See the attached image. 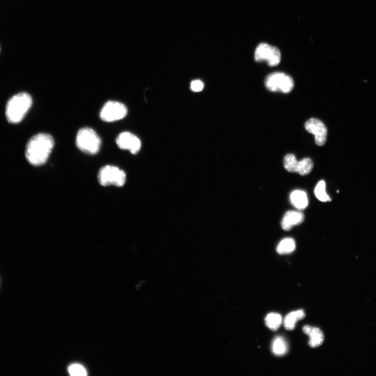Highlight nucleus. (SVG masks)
Returning <instances> with one entry per match:
<instances>
[{"label":"nucleus","instance_id":"f3484780","mask_svg":"<svg viewBox=\"0 0 376 376\" xmlns=\"http://www.w3.org/2000/svg\"><path fill=\"white\" fill-rule=\"evenodd\" d=\"M272 349L275 355H284L288 352L287 343L283 338L276 337L273 342Z\"/></svg>","mask_w":376,"mask_h":376},{"label":"nucleus","instance_id":"dca6fc26","mask_svg":"<svg viewBox=\"0 0 376 376\" xmlns=\"http://www.w3.org/2000/svg\"><path fill=\"white\" fill-rule=\"evenodd\" d=\"M281 322V316L277 313L268 314L265 318L266 327L272 331L277 330L280 327Z\"/></svg>","mask_w":376,"mask_h":376},{"label":"nucleus","instance_id":"ddd939ff","mask_svg":"<svg viewBox=\"0 0 376 376\" xmlns=\"http://www.w3.org/2000/svg\"><path fill=\"white\" fill-rule=\"evenodd\" d=\"M292 205L297 209L303 210L308 205V199L306 193L302 191L297 190L293 192L290 196Z\"/></svg>","mask_w":376,"mask_h":376},{"label":"nucleus","instance_id":"aec40b11","mask_svg":"<svg viewBox=\"0 0 376 376\" xmlns=\"http://www.w3.org/2000/svg\"><path fill=\"white\" fill-rule=\"evenodd\" d=\"M204 85L200 80H195L192 83L191 88L196 92H199L203 89Z\"/></svg>","mask_w":376,"mask_h":376},{"label":"nucleus","instance_id":"f8f14e48","mask_svg":"<svg viewBox=\"0 0 376 376\" xmlns=\"http://www.w3.org/2000/svg\"><path fill=\"white\" fill-rule=\"evenodd\" d=\"M303 330L310 337L309 345L311 347H318L323 343L325 340L324 335L319 328L306 326L303 328Z\"/></svg>","mask_w":376,"mask_h":376},{"label":"nucleus","instance_id":"6e6552de","mask_svg":"<svg viewBox=\"0 0 376 376\" xmlns=\"http://www.w3.org/2000/svg\"><path fill=\"white\" fill-rule=\"evenodd\" d=\"M284 166L289 172H297L302 176H305L312 171L314 163L310 158H305L301 161H298L294 155L289 154L285 157Z\"/></svg>","mask_w":376,"mask_h":376},{"label":"nucleus","instance_id":"6ab92c4d","mask_svg":"<svg viewBox=\"0 0 376 376\" xmlns=\"http://www.w3.org/2000/svg\"><path fill=\"white\" fill-rule=\"evenodd\" d=\"M68 371L70 375L73 376H85L87 375L86 369L81 365L74 364L71 365Z\"/></svg>","mask_w":376,"mask_h":376},{"label":"nucleus","instance_id":"9b49d317","mask_svg":"<svg viewBox=\"0 0 376 376\" xmlns=\"http://www.w3.org/2000/svg\"><path fill=\"white\" fill-rule=\"evenodd\" d=\"M304 219V215L302 213L294 211H288L281 221V228L285 231H289L294 226L301 224Z\"/></svg>","mask_w":376,"mask_h":376},{"label":"nucleus","instance_id":"0eeeda50","mask_svg":"<svg viewBox=\"0 0 376 376\" xmlns=\"http://www.w3.org/2000/svg\"><path fill=\"white\" fill-rule=\"evenodd\" d=\"M254 59L257 62L266 61L268 66H275L280 63L281 55L277 48L262 43L255 50Z\"/></svg>","mask_w":376,"mask_h":376},{"label":"nucleus","instance_id":"39448f33","mask_svg":"<svg viewBox=\"0 0 376 376\" xmlns=\"http://www.w3.org/2000/svg\"><path fill=\"white\" fill-rule=\"evenodd\" d=\"M98 179L103 186L114 185L120 187L126 182V174L124 171L116 166L107 165L100 170Z\"/></svg>","mask_w":376,"mask_h":376},{"label":"nucleus","instance_id":"1a4fd4ad","mask_svg":"<svg viewBox=\"0 0 376 376\" xmlns=\"http://www.w3.org/2000/svg\"><path fill=\"white\" fill-rule=\"evenodd\" d=\"M116 143L120 149L129 150L133 154H137L141 148L140 140L129 132L119 134L116 139Z\"/></svg>","mask_w":376,"mask_h":376},{"label":"nucleus","instance_id":"20e7f679","mask_svg":"<svg viewBox=\"0 0 376 376\" xmlns=\"http://www.w3.org/2000/svg\"><path fill=\"white\" fill-rule=\"evenodd\" d=\"M266 88L270 91L290 92L294 87L293 79L290 75L282 72H274L268 75L265 79Z\"/></svg>","mask_w":376,"mask_h":376},{"label":"nucleus","instance_id":"f257e3e1","mask_svg":"<svg viewBox=\"0 0 376 376\" xmlns=\"http://www.w3.org/2000/svg\"><path fill=\"white\" fill-rule=\"evenodd\" d=\"M55 140L47 133L36 134L26 145L25 156L28 162L35 166L44 164L55 146Z\"/></svg>","mask_w":376,"mask_h":376},{"label":"nucleus","instance_id":"a211bd4d","mask_svg":"<svg viewBox=\"0 0 376 376\" xmlns=\"http://www.w3.org/2000/svg\"><path fill=\"white\" fill-rule=\"evenodd\" d=\"M315 194L317 198L322 202L326 203L331 200L326 192V183L324 180L319 181L317 184Z\"/></svg>","mask_w":376,"mask_h":376},{"label":"nucleus","instance_id":"f03ea898","mask_svg":"<svg viewBox=\"0 0 376 376\" xmlns=\"http://www.w3.org/2000/svg\"><path fill=\"white\" fill-rule=\"evenodd\" d=\"M32 105V98L28 92H20L12 97L6 105V116L8 122L12 124L21 122Z\"/></svg>","mask_w":376,"mask_h":376},{"label":"nucleus","instance_id":"7ed1b4c3","mask_svg":"<svg viewBox=\"0 0 376 376\" xmlns=\"http://www.w3.org/2000/svg\"><path fill=\"white\" fill-rule=\"evenodd\" d=\"M75 142L79 150L89 155L98 154L102 145V141L98 134L88 127H84L78 130Z\"/></svg>","mask_w":376,"mask_h":376},{"label":"nucleus","instance_id":"9d476101","mask_svg":"<svg viewBox=\"0 0 376 376\" xmlns=\"http://www.w3.org/2000/svg\"><path fill=\"white\" fill-rule=\"evenodd\" d=\"M305 127L309 133L314 134L317 145L321 146L325 144L328 131L326 126L321 121L318 119L311 118L306 122Z\"/></svg>","mask_w":376,"mask_h":376},{"label":"nucleus","instance_id":"423d86ee","mask_svg":"<svg viewBox=\"0 0 376 376\" xmlns=\"http://www.w3.org/2000/svg\"><path fill=\"white\" fill-rule=\"evenodd\" d=\"M127 106L122 103L109 101L105 104L100 112L103 122L113 123L125 118L128 115Z\"/></svg>","mask_w":376,"mask_h":376},{"label":"nucleus","instance_id":"4468645a","mask_svg":"<svg viewBox=\"0 0 376 376\" xmlns=\"http://www.w3.org/2000/svg\"><path fill=\"white\" fill-rule=\"evenodd\" d=\"M305 317V313L303 310L293 312L289 314L284 320V325L287 330H293L296 326L297 322Z\"/></svg>","mask_w":376,"mask_h":376},{"label":"nucleus","instance_id":"2eb2a0df","mask_svg":"<svg viewBox=\"0 0 376 376\" xmlns=\"http://www.w3.org/2000/svg\"><path fill=\"white\" fill-rule=\"evenodd\" d=\"M296 248L295 241L292 238H287L282 240L278 245L276 251L279 254L292 253Z\"/></svg>","mask_w":376,"mask_h":376}]
</instances>
